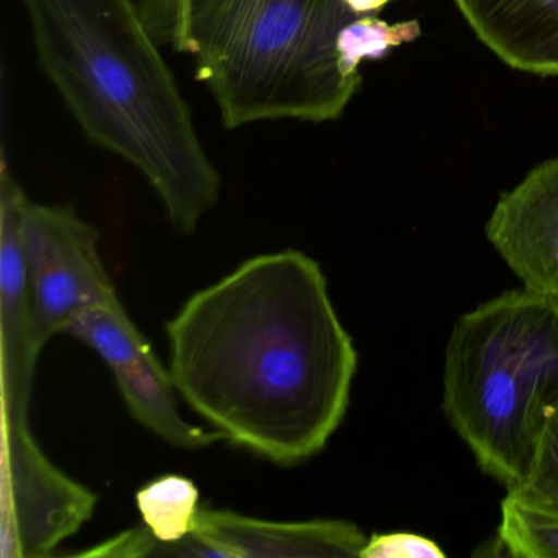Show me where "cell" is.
<instances>
[{
  "mask_svg": "<svg viewBox=\"0 0 558 558\" xmlns=\"http://www.w3.org/2000/svg\"><path fill=\"white\" fill-rule=\"evenodd\" d=\"M361 558H446V551L424 535L388 532L368 537Z\"/></svg>",
  "mask_w": 558,
  "mask_h": 558,
  "instance_id": "ac0fdd59",
  "label": "cell"
},
{
  "mask_svg": "<svg viewBox=\"0 0 558 558\" xmlns=\"http://www.w3.org/2000/svg\"><path fill=\"white\" fill-rule=\"evenodd\" d=\"M19 231L41 344L87 306L119 302L100 257V234L73 208L19 202Z\"/></svg>",
  "mask_w": 558,
  "mask_h": 558,
  "instance_id": "5b68a950",
  "label": "cell"
},
{
  "mask_svg": "<svg viewBox=\"0 0 558 558\" xmlns=\"http://www.w3.org/2000/svg\"><path fill=\"white\" fill-rule=\"evenodd\" d=\"M120 393L133 416L179 449H204L223 439L218 430H205L181 416L174 380L151 345L132 361L112 368Z\"/></svg>",
  "mask_w": 558,
  "mask_h": 558,
  "instance_id": "8fae6325",
  "label": "cell"
},
{
  "mask_svg": "<svg viewBox=\"0 0 558 558\" xmlns=\"http://www.w3.org/2000/svg\"><path fill=\"white\" fill-rule=\"evenodd\" d=\"M24 194L4 158L0 179V349L4 421L12 423H27L35 368L44 349L19 231V202Z\"/></svg>",
  "mask_w": 558,
  "mask_h": 558,
  "instance_id": "52a82bcc",
  "label": "cell"
},
{
  "mask_svg": "<svg viewBox=\"0 0 558 558\" xmlns=\"http://www.w3.org/2000/svg\"><path fill=\"white\" fill-rule=\"evenodd\" d=\"M0 557H50L93 518L97 495L41 452L27 423L4 421Z\"/></svg>",
  "mask_w": 558,
  "mask_h": 558,
  "instance_id": "8992f818",
  "label": "cell"
},
{
  "mask_svg": "<svg viewBox=\"0 0 558 558\" xmlns=\"http://www.w3.org/2000/svg\"><path fill=\"white\" fill-rule=\"evenodd\" d=\"M169 372L223 439L283 466L325 449L348 413L357 351L302 251L244 260L166 326Z\"/></svg>",
  "mask_w": 558,
  "mask_h": 558,
  "instance_id": "6da1fadb",
  "label": "cell"
},
{
  "mask_svg": "<svg viewBox=\"0 0 558 558\" xmlns=\"http://www.w3.org/2000/svg\"><path fill=\"white\" fill-rule=\"evenodd\" d=\"M508 493L529 505L558 511V410L542 433L527 478Z\"/></svg>",
  "mask_w": 558,
  "mask_h": 558,
  "instance_id": "e0dca14e",
  "label": "cell"
},
{
  "mask_svg": "<svg viewBox=\"0 0 558 558\" xmlns=\"http://www.w3.org/2000/svg\"><path fill=\"white\" fill-rule=\"evenodd\" d=\"M476 37L512 70L558 76V0H456Z\"/></svg>",
  "mask_w": 558,
  "mask_h": 558,
  "instance_id": "30bf717a",
  "label": "cell"
},
{
  "mask_svg": "<svg viewBox=\"0 0 558 558\" xmlns=\"http://www.w3.org/2000/svg\"><path fill=\"white\" fill-rule=\"evenodd\" d=\"M496 554L514 558H558V511L529 505L506 492L499 505Z\"/></svg>",
  "mask_w": 558,
  "mask_h": 558,
  "instance_id": "4fadbf2b",
  "label": "cell"
},
{
  "mask_svg": "<svg viewBox=\"0 0 558 558\" xmlns=\"http://www.w3.org/2000/svg\"><path fill=\"white\" fill-rule=\"evenodd\" d=\"M41 70L83 132L135 166L172 227L194 233L221 179L133 0H22Z\"/></svg>",
  "mask_w": 558,
  "mask_h": 558,
  "instance_id": "7a4b0ae2",
  "label": "cell"
},
{
  "mask_svg": "<svg viewBox=\"0 0 558 558\" xmlns=\"http://www.w3.org/2000/svg\"><path fill=\"white\" fill-rule=\"evenodd\" d=\"M63 335L73 336L89 345L110 371L132 361L149 345L120 300L74 313L64 326Z\"/></svg>",
  "mask_w": 558,
  "mask_h": 558,
  "instance_id": "7c38bea8",
  "label": "cell"
},
{
  "mask_svg": "<svg viewBox=\"0 0 558 558\" xmlns=\"http://www.w3.org/2000/svg\"><path fill=\"white\" fill-rule=\"evenodd\" d=\"M485 233L524 289L558 295V158L501 194Z\"/></svg>",
  "mask_w": 558,
  "mask_h": 558,
  "instance_id": "ba28073f",
  "label": "cell"
},
{
  "mask_svg": "<svg viewBox=\"0 0 558 558\" xmlns=\"http://www.w3.org/2000/svg\"><path fill=\"white\" fill-rule=\"evenodd\" d=\"M155 37L194 60L227 129L270 120H338L361 74L345 70V0H145Z\"/></svg>",
  "mask_w": 558,
  "mask_h": 558,
  "instance_id": "3957f363",
  "label": "cell"
},
{
  "mask_svg": "<svg viewBox=\"0 0 558 558\" xmlns=\"http://www.w3.org/2000/svg\"><path fill=\"white\" fill-rule=\"evenodd\" d=\"M345 2L357 14H375L385 5L390 4L391 0H345Z\"/></svg>",
  "mask_w": 558,
  "mask_h": 558,
  "instance_id": "d6986e66",
  "label": "cell"
},
{
  "mask_svg": "<svg viewBox=\"0 0 558 558\" xmlns=\"http://www.w3.org/2000/svg\"><path fill=\"white\" fill-rule=\"evenodd\" d=\"M442 410L483 473L506 492L522 485L558 410V295L522 287L460 316Z\"/></svg>",
  "mask_w": 558,
  "mask_h": 558,
  "instance_id": "277c9868",
  "label": "cell"
},
{
  "mask_svg": "<svg viewBox=\"0 0 558 558\" xmlns=\"http://www.w3.org/2000/svg\"><path fill=\"white\" fill-rule=\"evenodd\" d=\"M83 557H221L217 548L202 541L194 531L181 541L162 542L155 532L143 522L138 527L122 532L104 544L81 551Z\"/></svg>",
  "mask_w": 558,
  "mask_h": 558,
  "instance_id": "2e32d148",
  "label": "cell"
},
{
  "mask_svg": "<svg viewBox=\"0 0 558 558\" xmlns=\"http://www.w3.org/2000/svg\"><path fill=\"white\" fill-rule=\"evenodd\" d=\"M143 522L162 542H175L191 534L198 512V489L192 480L165 475L136 493Z\"/></svg>",
  "mask_w": 558,
  "mask_h": 558,
  "instance_id": "5bb4252c",
  "label": "cell"
},
{
  "mask_svg": "<svg viewBox=\"0 0 558 558\" xmlns=\"http://www.w3.org/2000/svg\"><path fill=\"white\" fill-rule=\"evenodd\" d=\"M192 531L223 558H361L367 535L341 519L279 522L201 508Z\"/></svg>",
  "mask_w": 558,
  "mask_h": 558,
  "instance_id": "9c48e42d",
  "label": "cell"
},
{
  "mask_svg": "<svg viewBox=\"0 0 558 558\" xmlns=\"http://www.w3.org/2000/svg\"><path fill=\"white\" fill-rule=\"evenodd\" d=\"M421 35L416 21L387 24L374 14H361L342 31L339 38V53L345 70L359 73L364 60H380L391 48L411 44Z\"/></svg>",
  "mask_w": 558,
  "mask_h": 558,
  "instance_id": "9a60e30c",
  "label": "cell"
}]
</instances>
